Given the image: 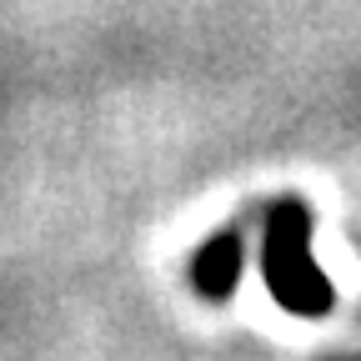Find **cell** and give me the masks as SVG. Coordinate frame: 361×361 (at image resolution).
I'll use <instances>...</instances> for the list:
<instances>
[{
  "label": "cell",
  "instance_id": "cell-2",
  "mask_svg": "<svg viewBox=\"0 0 361 361\" xmlns=\"http://www.w3.org/2000/svg\"><path fill=\"white\" fill-rule=\"evenodd\" d=\"M241 281V236L236 231H216L196 261H191V286L206 296V301H226Z\"/></svg>",
  "mask_w": 361,
  "mask_h": 361
},
{
  "label": "cell",
  "instance_id": "cell-1",
  "mask_svg": "<svg viewBox=\"0 0 361 361\" xmlns=\"http://www.w3.org/2000/svg\"><path fill=\"white\" fill-rule=\"evenodd\" d=\"M261 271H266V291L291 316H326L331 301H336L326 271L311 256V211L296 196H286V201H276L266 211Z\"/></svg>",
  "mask_w": 361,
  "mask_h": 361
}]
</instances>
